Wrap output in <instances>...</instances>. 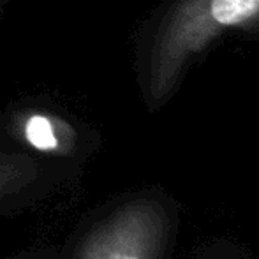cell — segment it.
Masks as SVG:
<instances>
[{
  "label": "cell",
  "instance_id": "6da1fadb",
  "mask_svg": "<svg viewBox=\"0 0 259 259\" xmlns=\"http://www.w3.org/2000/svg\"><path fill=\"white\" fill-rule=\"evenodd\" d=\"M226 37L259 39V0H164L141 28L138 79L164 101L189 69Z\"/></svg>",
  "mask_w": 259,
  "mask_h": 259
},
{
  "label": "cell",
  "instance_id": "7a4b0ae2",
  "mask_svg": "<svg viewBox=\"0 0 259 259\" xmlns=\"http://www.w3.org/2000/svg\"><path fill=\"white\" fill-rule=\"evenodd\" d=\"M25 134H27L28 143L37 150H53L58 145L52 122L45 115H32L27 120Z\"/></svg>",
  "mask_w": 259,
  "mask_h": 259
},
{
  "label": "cell",
  "instance_id": "3957f363",
  "mask_svg": "<svg viewBox=\"0 0 259 259\" xmlns=\"http://www.w3.org/2000/svg\"><path fill=\"white\" fill-rule=\"evenodd\" d=\"M122 259H136V257H122Z\"/></svg>",
  "mask_w": 259,
  "mask_h": 259
}]
</instances>
